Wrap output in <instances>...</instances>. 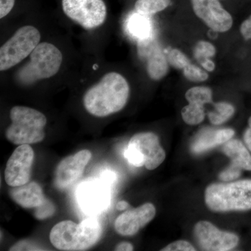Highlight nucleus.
I'll use <instances>...</instances> for the list:
<instances>
[{
  "instance_id": "1",
  "label": "nucleus",
  "mask_w": 251,
  "mask_h": 251,
  "mask_svg": "<svg viewBox=\"0 0 251 251\" xmlns=\"http://www.w3.org/2000/svg\"><path fill=\"white\" fill-rule=\"evenodd\" d=\"M130 86L120 73H107L90 87L83 97V105L90 115L108 117L121 111L128 102Z\"/></svg>"
},
{
  "instance_id": "2",
  "label": "nucleus",
  "mask_w": 251,
  "mask_h": 251,
  "mask_svg": "<svg viewBox=\"0 0 251 251\" xmlns=\"http://www.w3.org/2000/svg\"><path fill=\"white\" fill-rule=\"evenodd\" d=\"M101 226L96 218H88L80 224L64 221L51 229L50 240L60 251H85L97 244L101 235Z\"/></svg>"
},
{
  "instance_id": "3",
  "label": "nucleus",
  "mask_w": 251,
  "mask_h": 251,
  "mask_svg": "<svg viewBox=\"0 0 251 251\" xmlns=\"http://www.w3.org/2000/svg\"><path fill=\"white\" fill-rule=\"evenodd\" d=\"M63 54L54 44L41 42L29 56V61L15 75L18 85L31 86L54 76L62 67Z\"/></svg>"
},
{
  "instance_id": "4",
  "label": "nucleus",
  "mask_w": 251,
  "mask_h": 251,
  "mask_svg": "<svg viewBox=\"0 0 251 251\" xmlns=\"http://www.w3.org/2000/svg\"><path fill=\"white\" fill-rule=\"evenodd\" d=\"M11 124L6 130V138L16 145L40 143L45 138L44 128L47 118L42 112L27 106L13 107L10 110Z\"/></svg>"
},
{
  "instance_id": "5",
  "label": "nucleus",
  "mask_w": 251,
  "mask_h": 251,
  "mask_svg": "<svg viewBox=\"0 0 251 251\" xmlns=\"http://www.w3.org/2000/svg\"><path fill=\"white\" fill-rule=\"evenodd\" d=\"M206 205L216 212L251 209V179L212 184L204 193Z\"/></svg>"
},
{
  "instance_id": "6",
  "label": "nucleus",
  "mask_w": 251,
  "mask_h": 251,
  "mask_svg": "<svg viewBox=\"0 0 251 251\" xmlns=\"http://www.w3.org/2000/svg\"><path fill=\"white\" fill-rule=\"evenodd\" d=\"M41 40V32L34 26L20 27L0 48L1 72L12 69L29 57Z\"/></svg>"
},
{
  "instance_id": "7",
  "label": "nucleus",
  "mask_w": 251,
  "mask_h": 251,
  "mask_svg": "<svg viewBox=\"0 0 251 251\" xmlns=\"http://www.w3.org/2000/svg\"><path fill=\"white\" fill-rule=\"evenodd\" d=\"M125 155L130 164L136 167L145 166L150 171L158 168L166 158V152L160 144L159 138L152 132H143L133 135Z\"/></svg>"
},
{
  "instance_id": "8",
  "label": "nucleus",
  "mask_w": 251,
  "mask_h": 251,
  "mask_svg": "<svg viewBox=\"0 0 251 251\" xmlns=\"http://www.w3.org/2000/svg\"><path fill=\"white\" fill-rule=\"evenodd\" d=\"M64 14L81 27L94 29L106 20V5L103 0H62Z\"/></svg>"
},
{
  "instance_id": "9",
  "label": "nucleus",
  "mask_w": 251,
  "mask_h": 251,
  "mask_svg": "<svg viewBox=\"0 0 251 251\" xmlns=\"http://www.w3.org/2000/svg\"><path fill=\"white\" fill-rule=\"evenodd\" d=\"M77 202L81 209L88 214H99L110 205V184L103 179L83 181L77 188Z\"/></svg>"
},
{
  "instance_id": "10",
  "label": "nucleus",
  "mask_w": 251,
  "mask_h": 251,
  "mask_svg": "<svg viewBox=\"0 0 251 251\" xmlns=\"http://www.w3.org/2000/svg\"><path fill=\"white\" fill-rule=\"evenodd\" d=\"M194 235L202 251H230L237 247L239 242L237 234L220 230L215 226L206 221L196 224Z\"/></svg>"
},
{
  "instance_id": "11",
  "label": "nucleus",
  "mask_w": 251,
  "mask_h": 251,
  "mask_svg": "<svg viewBox=\"0 0 251 251\" xmlns=\"http://www.w3.org/2000/svg\"><path fill=\"white\" fill-rule=\"evenodd\" d=\"M34 152L29 145H19L6 163L4 179L11 187L23 186L29 182Z\"/></svg>"
},
{
  "instance_id": "12",
  "label": "nucleus",
  "mask_w": 251,
  "mask_h": 251,
  "mask_svg": "<svg viewBox=\"0 0 251 251\" xmlns=\"http://www.w3.org/2000/svg\"><path fill=\"white\" fill-rule=\"evenodd\" d=\"M195 14L216 32H227L233 25V18L219 0H191Z\"/></svg>"
},
{
  "instance_id": "13",
  "label": "nucleus",
  "mask_w": 251,
  "mask_h": 251,
  "mask_svg": "<svg viewBox=\"0 0 251 251\" xmlns=\"http://www.w3.org/2000/svg\"><path fill=\"white\" fill-rule=\"evenodd\" d=\"M138 53L140 58L146 60V71L150 79L159 81L166 76L169 62L153 36L138 40Z\"/></svg>"
},
{
  "instance_id": "14",
  "label": "nucleus",
  "mask_w": 251,
  "mask_h": 251,
  "mask_svg": "<svg viewBox=\"0 0 251 251\" xmlns=\"http://www.w3.org/2000/svg\"><path fill=\"white\" fill-rule=\"evenodd\" d=\"M92 153L87 150H81L73 156L64 158L59 163L54 173V184L59 189L72 186L83 174Z\"/></svg>"
},
{
  "instance_id": "15",
  "label": "nucleus",
  "mask_w": 251,
  "mask_h": 251,
  "mask_svg": "<svg viewBox=\"0 0 251 251\" xmlns=\"http://www.w3.org/2000/svg\"><path fill=\"white\" fill-rule=\"evenodd\" d=\"M156 215V208L151 203H145L135 209H128L118 216L115 229L122 236H133L152 221Z\"/></svg>"
},
{
  "instance_id": "16",
  "label": "nucleus",
  "mask_w": 251,
  "mask_h": 251,
  "mask_svg": "<svg viewBox=\"0 0 251 251\" xmlns=\"http://www.w3.org/2000/svg\"><path fill=\"white\" fill-rule=\"evenodd\" d=\"M234 130L232 128L222 129H204L195 137L191 143V150L193 153H201L227 143L232 139Z\"/></svg>"
},
{
  "instance_id": "17",
  "label": "nucleus",
  "mask_w": 251,
  "mask_h": 251,
  "mask_svg": "<svg viewBox=\"0 0 251 251\" xmlns=\"http://www.w3.org/2000/svg\"><path fill=\"white\" fill-rule=\"evenodd\" d=\"M10 195L14 202L26 209L38 207L46 200L40 185L35 181L13 187Z\"/></svg>"
},
{
  "instance_id": "18",
  "label": "nucleus",
  "mask_w": 251,
  "mask_h": 251,
  "mask_svg": "<svg viewBox=\"0 0 251 251\" xmlns=\"http://www.w3.org/2000/svg\"><path fill=\"white\" fill-rule=\"evenodd\" d=\"M223 151L232 163L244 171H251V154L249 149L240 140L231 139L225 144Z\"/></svg>"
},
{
  "instance_id": "19",
  "label": "nucleus",
  "mask_w": 251,
  "mask_h": 251,
  "mask_svg": "<svg viewBox=\"0 0 251 251\" xmlns=\"http://www.w3.org/2000/svg\"><path fill=\"white\" fill-rule=\"evenodd\" d=\"M148 17V16L137 12V14L130 18L128 24L130 32L138 38V40L153 36L151 23L149 21Z\"/></svg>"
},
{
  "instance_id": "20",
  "label": "nucleus",
  "mask_w": 251,
  "mask_h": 251,
  "mask_svg": "<svg viewBox=\"0 0 251 251\" xmlns=\"http://www.w3.org/2000/svg\"><path fill=\"white\" fill-rule=\"evenodd\" d=\"M171 4V0H137L135 4L136 12L151 16L164 11Z\"/></svg>"
},
{
  "instance_id": "21",
  "label": "nucleus",
  "mask_w": 251,
  "mask_h": 251,
  "mask_svg": "<svg viewBox=\"0 0 251 251\" xmlns=\"http://www.w3.org/2000/svg\"><path fill=\"white\" fill-rule=\"evenodd\" d=\"M214 111L207 113L208 118L214 125H221L233 116L235 108L232 104L226 102H219L214 104Z\"/></svg>"
},
{
  "instance_id": "22",
  "label": "nucleus",
  "mask_w": 251,
  "mask_h": 251,
  "mask_svg": "<svg viewBox=\"0 0 251 251\" xmlns=\"http://www.w3.org/2000/svg\"><path fill=\"white\" fill-rule=\"evenodd\" d=\"M188 103L198 104L204 106L206 104L212 103L213 92L209 87L197 86L191 87L185 94Z\"/></svg>"
},
{
  "instance_id": "23",
  "label": "nucleus",
  "mask_w": 251,
  "mask_h": 251,
  "mask_svg": "<svg viewBox=\"0 0 251 251\" xmlns=\"http://www.w3.org/2000/svg\"><path fill=\"white\" fill-rule=\"evenodd\" d=\"M181 117L185 123L195 126L202 123L205 117L204 106L198 104L189 103L181 110Z\"/></svg>"
},
{
  "instance_id": "24",
  "label": "nucleus",
  "mask_w": 251,
  "mask_h": 251,
  "mask_svg": "<svg viewBox=\"0 0 251 251\" xmlns=\"http://www.w3.org/2000/svg\"><path fill=\"white\" fill-rule=\"evenodd\" d=\"M170 66L177 70H183L191 62L184 52L177 49L171 50L167 54Z\"/></svg>"
},
{
  "instance_id": "25",
  "label": "nucleus",
  "mask_w": 251,
  "mask_h": 251,
  "mask_svg": "<svg viewBox=\"0 0 251 251\" xmlns=\"http://www.w3.org/2000/svg\"><path fill=\"white\" fill-rule=\"evenodd\" d=\"M183 74L188 81L193 82H204L209 78V74L206 71L192 63L183 69Z\"/></svg>"
},
{
  "instance_id": "26",
  "label": "nucleus",
  "mask_w": 251,
  "mask_h": 251,
  "mask_svg": "<svg viewBox=\"0 0 251 251\" xmlns=\"http://www.w3.org/2000/svg\"><path fill=\"white\" fill-rule=\"evenodd\" d=\"M216 52L215 46L209 41H201L195 48L194 56L200 63L206 59L214 57Z\"/></svg>"
},
{
  "instance_id": "27",
  "label": "nucleus",
  "mask_w": 251,
  "mask_h": 251,
  "mask_svg": "<svg viewBox=\"0 0 251 251\" xmlns=\"http://www.w3.org/2000/svg\"><path fill=\"white\" fill-rule=\"evenodd\" d=\"M35 209L34 216L36 219L39 220L48 219L53 215L55 212V207H54V204L47 199L41 205L38 206Z\"/></svg>"
},
{
  "instance_id": "28",
  "label": "nucleus",
  "mask_w": 251,
  "mask_h": 251,
  "mask_svg": "<svg viewBox=\"0 0 251 251\" xmlns=\"http://www.w3.org/2000/svg\"><path fill=\"white\" fill-rule=\"evenodd\" d=\"M242 171V168L231 163L228 168H227V169L225 170L219 175V179L222 180L223 181H234L240 176Z\"/></svg>"
},
{
  "instance_id": "29",
  "label": "nucleus",
  "mask_w": 251,
  "mask_h": 251,
  "mask_svg": "<svg viewBox=\"0 0 251 251\" xmlns=\"http://www.w3.org/2000/svg\"><path fill=\"white\" fill-rule=\"evenodd\" d=\"M195 248L189 242L184 240L176 241L167 246L161 251H195Z\"/></svg>"
},
{
  "instance_id": "30",
  "label": "nucleus",
  "mask_w": 251,
  "mask_h": 251,
  "mask_svg": "<svg viewBox=\"0 0 251 251\" xmlns=\"http://www.w3.org/2000/svg\"><path fill=\"white\" fill-rule=\"evenodd\" d=\"M15 0H0V18L3 19L12 11Z\"/></svg>"
},
{
  "instance_id": "31",
  "label": "nucleus",
  "mask_w": 251,
  "mask_h": 251,
  "mask_svg": "<svg viewBox=\"0 0 251 251\" xmlns=\"http://www.w3.org/2000/svg\"><path fill=\"white\" fill-rule=\"evenodd\" d=\"M241 35L245 40L251 39V15L245 21H243L239 28Z\"/></svg>"
},
{
  "instance_id": "32",
  "label": "nucleus",
  "mask_w": 251,
  "mask_h": 251,
  "mask_svg": "<svg viewBox=\"0 0 251 251\" xmlns=\"http://www.w3.org/2000/svg\"><path fill=\"white\" fill-rule=\"evenodd\" d=\"M249 126L244 132V141L247 148L251 152V117L249 119Z\"/></svg>"
},
{
  "instance_id": "33",
  "label": "nucleus",
  "mask_w": 251,
  "mask_h": 251,
  "mask_svg": "<svg viewBox=\"0 0 251 251\" xmlns=\"http://www.w3.org/2000/svg\"><path fill=\"white\" fill-rule=\"evenodd\" d=\"M200 64H201V67L207 72H214L216 68L215 63L213 62L210 58L204 59Z\"/></svg>"
},
{
  "instance_id": "34",
  "label": "nucleus",
  "mask_w": 251,
  "mask_h": 251,
  "mask_svg": "<svg viewBox=\"0 0 251 251\" xmlns=\"http://www.w3.org/2000/svg\"><path fill=\"white\" fill-rule=\"evenodd\" d=\"M101 179L110 185L115 181V175L111 171H107L102 175Z\"/></svg>"
},
{
  "instance_id": "35",
  "label": "nucleus",
  "mask_w": 251,
  "mask_h": 251,
  "mask_svg": "<svg viewBox=\"0 0 251 251\" xmlns=\"http://www.w3.org/2000/svg\"><path fill=\"white\" fill-rule=\"evenodd\" d=\"M133 250V247L130 243L122 242L115 247L117 251H130Z\"/></svg>"
},
{
  "instance_id": "36",
  "label": "nucleus",
  "mask_w": 251,
  "mask_h": 251,
  "mask_svg": "<svg viewBox=\"0 0 251 251\" xmlns=\"http://www.w3.org/2000/svg\"><path fill=\"white\" fill-rule=\"evenodd\" d=\"M129 207V204L126 201H120L117 203L116 205V209L119 211L125 210V209H128Z\"/></svg>"
}]
</instances>
